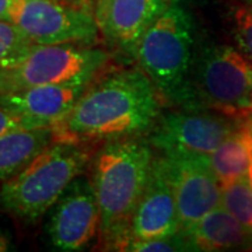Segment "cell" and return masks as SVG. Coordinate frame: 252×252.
Segmentation results:
<instances>
[{
  "instance_id": "9c48e42d",
  "label": "cell",
  "mask_w": 252,
  "mask_h": 252,
  "mask_svg": "<svg viewBox=\"0 0 252 252\" xmlns=\"http://www.w3.org/2000/svg\"><path fill=\"white\" fill-rule=\"evenodd\" d=\"M46 234L56 251H83L99 233V207L93 181L84 174L72 184L48 212Z\"/></svg>"
},
{
  "instance_id": "484cf974",
  "label": "cell",
  "mask_w": 252,
  "mask_h": 252,
  "mask_svg": "<svg viewBox=\"0 0 252 252\" xmlns=\"http://www.w3.org/2000/svg\"><path fill=\"white\" fill-rule=\"evenodd\" d=\"M250 4H252V0H250Z\"/></svg>"
},
{
  "instance_id": "3957f363",
  "label": "cell",
  "mask_w": 252,
  "mask_h": 252,
  "mask_svg": "<svg viewBox=\"0 0 252 252\" xmlns=\"http://www.w3.org/2000/svg\"><path fill=\"white\" fill-rule=\"evenodd\" d=\"M195 24L180 1H172L146 31L136 61L153 81L162 99L182 109H203L199 102L193 72Z\"/></svg>"
},
{
  "instance_id": "8992f818",
  "label": "cell",
  "mask_w": 252,
  "mask_h": 252,
  "mask_svg": "<svg viewBox=\"0 0 252 252\" xmlns=\"http://www.w3.org/2000/svg\"><path fill=\"white\" fill-rule=\"evenodd\" d=\"M193 84L202 108L230 118H247L252 109V62L233 46L198 51Z\"/></svg>"
},
{
  "instance_id": "9a60e30c",
  "label": "cell",
  "mask_w": 252,
  "mask_h": 252,
  "mask_svg": "<svg viewBox=\"0 0 252 252\" xmlns=\"http://www.w3.org/2000/svg\"><path fill=\"white\" fill-rule=\"evenodd\" d=\"M54 142L52 127L17 129L0 136V184L21 171Z\"/></svg>"
},
{
  "instance_id": "7a4b0ae2",
  "label": "cell",
  "mask_w": 252,
  "mask_h": 252,
  "mask_svg": "<svg viewBox=\"0 0 252 252\" xmlns=\"http://www.w3.org/2000/svg\"><path fill=\"white\" fill-rule=\"evenodd\" d=\"M153 160V146L140 136L108 140L94 154L91 181L99 207V238L105 250L125 251Z\"/></svg>"
},
{
  "instance_id": "277c9868",
  "label": "cell",
  "mask_w": 252,
  "mask_h": 252,
  "mask_svg": "<svg viewBox=\"0 0 252 252\" xmlns=\"http://www.w3.org/2000/svg\"><path fill=\"white\" fill-rule=\"evenodd\" d=\"M87 144H49L31 162L0 184V212L26 224L48 213L74 178L90 164Z\"/></svg>"
},
{
  "instance_id": "d6986e66",
  "label": "cell",
  "mask_w": 252,
  "mask_h": 252,
  "mask_svg": "<svg viewBox=\"0 0 252 252\" xmlns=\"http://www.w3.org/2000/svg\"><path fill=\"white\" fill-rule=\"evenodd\" d=\"M125 251L133 252H164V251H192L190 243L185 233L180 230L178 233L167 237L150 238L130 241L126 245Z\"/></svg>"
},
{
  "instance_id": "7402d4cb",
  "label": "cell",
  "mask_w": 252,
  "mask_h": 252,
  "mask_svg": "<svg viewBox=\"0 0 252 252\" xmlns=\"http://www.w3.org/2000/svg\"><path fill=\"white\" fill-rule=\"evenodd\" d=\"M61 1H64V3H69L72 6H76V7H80V9L86 10H94V4H95V0H61Z\"/></svg>"
},
{
  "instance_id": "e0dca14e",
  "label": "cell",
  "mask_w": 252,
  "mask_h": 252,
  "mask_svg": "<svg viewBox=\"0 0 252 252\" xmlns=\"http://www.w3.org/2000/svg\"><path fill=\"white\" fill-rule=\"evenodd\" d=\"M221 206L252 234V185L248 177L221 184Z\"/></svg>"
},
{
  "instance_id": "cb8c5ba5",
  "label": "cell",
  "mask_w": 252,
  "mask_h": 252,
  "mask_svg": "<svg viewBox=\"0 0 252 252\" xmlns=\"http://www.w3.org/2000/svg\"><path fill=\"white\" fill-rule=\"evenodd\" d=\"M14 0H0V20H9V10Z\"/></svg>"
},
{
  "instance_id": "ac0fdd59",
  "label": "cell",
  "mask_w": 252,
  "mask_h": 252,
  "mask_svg": "<svg viewBox=\"0 0 252 252\" xmlns=\"http://www.w3.org/2000/svg\"><path fill=\"white\" fill-rule=\"evenodd\" d=\"M34 42L10 20H0V69L14 62Z\"/></svg>"
},
{
  "instance_id": "30bf717a",
  "label": "cell",
  "mask_w": 252,
  "mask_h": 252,
  "mask_svg": "<svg viewBox=\"0 0 252 252\" xmlns=\"http://www.w3.org/2000/svg\"><path fill=\"white\" fill-rule=\"evenodd\" d=\"M168 165L177 200L181 230H188L202 217L221 206V188L207 156L161 153Z\"/></svg>"
},
{
  "instance_id": "52a82bcc",
  "label": "cell",
  "mask_w": 252,
  "mask_h": 252,
  "mask_svg": "<svg viewBox=\"0 0 252 252\" xmlns=\"http://www.w3.org/2000/svg\"><path fill=\"white\" fill-rule=\"evenodd\" d=\"M9 20L34 44H94L99 30L94 13L61 0H14Z\"/></svg>"
},
{
  "instance_id": "ba28073f",
  "label": "cell",
  "mask_w": 252,
  "mask_h": 252,
  "mask_svg": "<svg viewBox=\"0 0 252 252\" xmlns=\"http://www.w3.org/2000/svg\"><path fill=\"white\" fill-rule=\"evenodd\" d=\"M235 118L182 109L160 114L149 140L161 153H189L210 157L240 125Z\"/></svg>"
},
{
  "instance_id": "4316f807",
  "label": "cell",
  "mask_w": 252,
  "mask_h": 252,
  "mask_svg": "<svg viewBox=\"0 0 252 252\" xmlns=\"http://www.w3.org/2000/svg\"><path fill=\"white\" fill-rule=\"evenodd\" d=\"M172 1H180V0H172Z\"/></svg>"
},
{
  "instance_id": "d4e9b609",
  "label": "cell",
  "mask_w": 252,
  "mask_h": 252,
  "mask_svg": "<svg viewBox=\"0 0 252 252\" xmlns=\"http://www.w3.org/2000/svg\"><path fill=\"white\" fill-rule=\"evenodd\" d=\"M250 150H251V165H250V171H248V180L252 185V126H250Z\"/></svg>"
},
{
  "instance_id": "5bb4252c",
  "label": "cell",
  "mask_w": 252,
  "mask_h": 252,
  "mask_svg": "<svg viewBox=\"0 0 252 252\" xmlns=\"http://www.w3.org/2000/svg\"><path fill=\"white\" fill-rule=\"evenodd\" d=\"M192 251H225L252 245V234L223 206L216 207L188 230Z\"/></svg>"
},
{
  "instance_id": "44dd1931",
  "label": "cell",
  "mask_w": 252,
  "mask_h": 252,
  "mask_svg": "<svg viewBox=\"0 0 252 252\" xmlns=\"http://www.w3.org/2000/svg\"><path fill=\"white\" fill-rule=\"evenodd\" d=\"M34 127L36 126L28 119L20 117L17 114L11 112L10 109L0 105V136L17 129H34Z\"/></svg>"
},
{
  "instance_id": "8fae6325",
  "label": "cell",
  "mask_w": 252,
  "mask_h": 252,
  "mask_svg": "<svg viewBox=\"0 0 252 252\" xmlns=\"http://www.w3.org/2000/svg\"><path fill=\"white\" fill-rule=\"evenodd\" d=\"M171 3L172 0H95L93 13L107 45L129 62L136 59L146 31Z\"/></svg>"
},
{
  "instance_id": "7c38bea8",
  "label": "cell",
  "mask_w": 252,
  "mask_h": 252,
  "mask_svg": "<svg viewBox=\"0 0 252 252\" xmlns=\"http://www.w3.org/2000/svg\"><path fill=\"white\" fill-rule=\"evenodd\" d=\"M180 230V217L168 165L162 156H154L147 184L132 217L129 243L167 237Z\"/></svg>"
},
{
  "instance_id": "5b68a950",
  "label": "cell",
  "mask_w": 252,
  "mask_h": 252,
  "mask_svg": "<svg viewBox=\"0 0 252 252\" xmlns=\"http://www.w3.org/2000/svg\"><path fill=\"white\" fill-rule=\"evenodd\" d=\"M108 62V52L91 44H34L0 69V94L99 76Z\"/></svg>"
},
{
  "instance_id": "83f0119b",
  "label": "cell",
  "mask_w": 252,
  "mask_h": 252,
  "mask_svg": "<svg viewBox=\"0 0 252 252\" xmlns=\"http://www.w3.org/2000/svg\"><path fill=\"white\" fill-rule=\"evenodd\" d=\"M251 115H252V109H251Z\"/></svg>"
},
{
  "instance_id": "ffe728a7",
  "label": "cell",
  "mask_w": 252,
  "mask_h": 252,
  "mask_svg": "<svg viewBox=\"0 0 252 252\" xmlns=\"http://www.w3.org/2000/svg\"><path fill=\"white\" fill-rule=\"evenodd\" d=\"M233 26L238 49L252 62V4L233 9Z\"/></svg>"
},
{
  "instance_id": "4fadbf2b",
  "label": "cell",
  "mask_w": 252,
  "mask_h": 252,
  "mask_svg": "<svg viewBox=\"0 0 252 252\" xmlns=\"http://www.w3.org/2000/svg\"><path fill=\"white\" fill-rule=\"evenodd\" d=\"M98 76L77 79L0 94V105L26 118L36 127H52L76 105Z\"/></svg>"
},
{
  "instance_id": "6da1fadb",
  "label": "cell",
  "mask_w": 252,
  "mask_h": 252,
  "mask_svg": "<svg viewBox=\"0 0 252 252\" xmlns=\"http://www.w3.org/2000/svg\"><path fill=\"white\" fill-rule=\"evenodd\" d=\"M161 99L140 67L101 73L52 126L55 140L89 144L149 133L160 117Z\"/></svg>"
},
{
  "instance_id": "603a6c76",
  "label": "cell",
  "mask_w": 252,
  "mask_h": 252,
  "mask_svg": "<svg viewBox=\"0 0 252 252\" xmlns=\"http://www.w3.org/2000/svg\"><path fill=\"white\" fill-rule=\"evenodd\" d=\"M11 250V240L6 231L0 228V252H6Z\"/></svg>"
},
{
  "instance_id": "2e32d148",
  "label": "cell",
  "mask_w": 252,
  "mask_h": 252,
  "mask_svg": "<svg viewBox=\"0 0 252 252\" xmlns=\"http://www.w3.org/2000/svg\"><path fill=\"white\" fill-rule=\"evenodd\" d=\"M209 161L220 185L248 177L251 165L250 126H238L213 152Z\"/></svg>"
}]
</instances>
